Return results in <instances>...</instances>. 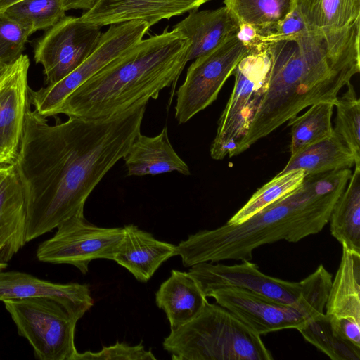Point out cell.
I'll use <instances>...</instances> for the list:
<instances>
[{"mask_svg": "<svg viewBox=\"0 0 360 360\" xmlns=\"http://www.w3.org/2000/svg\"><path fill=\"white\" fill-rule=\"evenodd\" d=\"M316 280L299 301L285 304L238 287H224L210 291L213 297L253 332L262 335L283 329L298 330L307 320L323 313L332 283V275L319 266Z\"/></svg>", "mask_w": 360, "mask_h": 360, "instance_id": "8992f818", "label": "cell"}, {"mask_svg": "<svg viewBox=\"0 0 360 360\" xmlns=\"http://www.w3.org/2000/svg\"><path fill=\"white\" fill-rule=\"evenodd\" d=\"M356 159L342 139L334 133L295 155L290 156L285 167L278 174L301 169L307 175H315L330 171L351 169Z\"/></svg>", "mask_w": 360, "mask_h": 360, "instance_id": "603a6c76", "label": "cell"}, {"mask_svg": "<svg viewBox=\"0 0 360 360\" xmlns=\"http://www.w3.org/2000/svg\"><path fill=\"white\" fill-rule=\"evenodd\" d=\"M188 39L167 27L141 39L70 94L56 115L100 120L157 99L188 62Z\"/></svg>", "mask_w": 360, "mask_h": 360, "instance_id": "3957f363", "label": "cell"}, {"mask_svg": "<svg viewBox=\"0 0 360 360\" xmlns=\"http://www.w3.org/2000/svg\"><path fill=\"white\" fill-rule=\"evenodd\" d=\"M31 34L4 11L0 12V63L11 64L22 55Z\"/></svg>", "mask_w": 360, "mask_h": 360, "instance_id": "1f68e13d", "label": "cell"}, {"mask_svg": "<svg viewBox=\"0 0 360 360\" xmlns=\"http://www.w3.org/2000/svg\"><path fill=\"white\" fill-rule=\"evenodd\" d=\"M155 302L174 330L198 316L207 300L188 272L173 269L156 292Z\"/></svg>", "mask_w": 360, "mask_h": 360, "instance_id": "44dd1931", "label": "cell"}, {"mask_svg": "<svg viewBox=\"0 0 360 360\" xmlns=\"http://www.w3.org/2000/svg\"><path fill=\"white\" fill-rule=\"evenodd\" d=\"M271 65L266 45L249 50L232 72L234 86L219 121L210 155L222 160L236 155L266 91Z\"/></svg>", "mask_w": 360, "mask_h": 360, "instance_id": "52a82bcc", "label": "cell"}, {"mask_svg": "<svg viewBox=\"0 0 360 360\" xmlns=\"http://www.w3.org/2000/svg\"><path fill=\"white\" fill-rule=\"evenodd\" d=\"M319 272L317 267L303 280L292 282L264 274L256 264L245 260L234 265L202 262L191 266L188 273L205 297L210 291L217 288L238 287L275 301L292 304L301 300L307 292Z\"/></svg>", "mask_w": 360, "mask_h": 360, "instance_id": "4fadbf2b", "label": "cell"}, {"mask_svg": "<svg viewBox=\"0 0 360 360\" xmlns=\"http://www.w3.org/2000/svg\"><path fill=\"white\" fill-rule=\"evenodd\" d=\"M4 12L31 34L49 29L65 16L63 0H20Z\"/></svg>", "mask_w": 360, "mask_h": 360, "instance_id": "f546056e", "label": "cell"}, {"mask_svg": "<svg viewBox=\"0 0 360 360\" xmlns=\"http://www.w3.org/2000/svg\"><path fill=\"white\" fill-rule=\"evenodd\" d=\"M98 0H63L65 11L71 9H82L89 11L91 9Z\"/></svg>", "mask_w": 360, "mask_h": 360, "instance_id": "8d00e7d4", "label": "cell"}, {"mask_svg": "<svg viewBox=\"0 0 360 360\" xmlns=\"http://www.w3.org/2000/svg\"><path fill=\"white\" fill-rule=\"evenodd\" d=\"M326 314L360 322V253L342 248V257L332 280Z\"/></svg>", "mask_w": 360, "mask_h": 360, "instance_id": "7402d4cb", "label": "cell"}, {"mask_svg": "<svg viewBox=\"0 0 360 360\" xmlns=\"http://www.w3.org/2000/svg\"><path fill=\"white\" fill-rule=\"evenodd\" d=\"M296 0H224V6L235 15L239 23L257 27L264 35L292 9Z\"/></svg>", "mask_w": 360, "mask_h": 360, "instance_id": "83f0119b", "label": "cell"}, {"mask_svg": "<svg viewBox=\"0 0 360 360\" xmlns=\"http://www.w3.org/2000/svg\"><path fill=\"white\" fill-rule=\"evenodd\" d=\"M18 334L32 347L40 360H76L77 321L56 300L34 297L3 301Z\"/></svg>", "mask_w": 360, "mask_h": 360, "instance_id": "ba28073f", "label": "cell"}, {"mask_svg": "<svg viewBox=\"0 0 360 360\" xmlns=\"http://www.w3.org/2000/svg\"><path fill=\"white\" fill-rule=\"evenodd\" d=\"M360 23L340 32L308 27L266 44L271 65L266 91L236 155L244 152L302 110L338 94L360 72Z\"/></svg>", "mask_w": 360, "mask_h": 360, "instance_id": "7a4b0ae2", "label": "cell"}, {"mask_svg": "<svg viewBox=\"0 0 360 360\" xmlns=\"http://www.w3.org/2000/svg\"><path fill=\"white\" fill-rule=\"evenodd\" d=\"M56 229L53 237L39 245L37 259L46 263L74 266L84 274L94 259L112 260L124 235L123 227L96 226L85 219L84 213L65 220Z\"/></svg>", "mask_w": 360, "mask_h": 360, "instance_id": "30bf717a", "label": "cell"}, {"mask_svg": "<svg viewBox=\"0 0 360 360\" xmlns=\"http://www.w3.org/2000/svg\"><path fill=\"white\" fill-rule=\"evenodd\" d=\"M101 27L80 16H65L48 29L34 47V60L43 67L44 84L53 85L79 65L95 50Z\"/></svg>", "mask_w": 360, "mask_h": 360, "instance_id": "7c38bea8", "label": "cell"}, {"mask_svg": "<svg viewBox=\"0 0 360 360\" xmlns=\"http://www.w3.org/2000/svg\"><path fill=\"white\" fill-rule=\"evenodd\" d=\"M7 267V263L0 261V270H4Z\"/></svg>", "mask_w": 360, "mask_h": 360, "instance_id": "ab89813d", "label": "cell"}, {"mask_svg": "<svg viewBox=\"0 0 360 360\" xmlns=\"http://www.w3.org/2000/svg\"><path fill=\"white\" fill-rule=\"evenodd\" d=\"M146 21L131 20L110 25L102 33L91 54L76 69L53 85L39 90L29 88V100L44 117L56 115L64 100L80 85L143 38L150 29Z\"/></svg>", "mask_w": 360, "mask_h": 360, "instance_id": "9c48e42d", "label": "cell"}, {"mask_svg": "<svg viewBox=\"0 0 360 360\" xmlns=\"http://www.w3.org/2000/svg\"><path fill=\"white\" fill-rule=\"evenodd\" d=\"M124 235L113 256L136 279L147 282L169 258L177 255L176 245L157 240L134 224L124 226Z\"/></svg>", "mask_w": 360, "mask_h": 360, "instance_id": "ac0fdd59", "label": "cell"}, {"mask_svg": "<svg viewBox=\"0 0 360 360\" xmlns=\"http://www.w3.org/2000/svg\"><path fill=\"white\" fill-rule=\"evenodd\" d=\"M239 24L235 15L224 6L212 10L191 11L172 30L188 39L189 61L217 48L236 32Z\"/></svg>", "mask_w": 360, "mask_h": 360, "instance_id": "d6986e66", "label": "cell"}, {"mask_svg": "<svg viewBox=\"0 0 360 360\" xmlns=\"http://www.w3.org/2000/svg\"><path fill=\"white\" fill-rule=\"evenodd\" d=\"M8 65H9V64L7 65V64L0 63V78L3 75V74L4 73V72L6 71V70L7 69Z\"/></svg>", "mask_w": 360, "mask_h": 360, "instance_id": "f35d334b", "label": "cell"}, {"mask_svg": "<svg viewBox=\"0 0 360 360\" xmlns=\"http://www.w3.org/2000/svg\"><path fill=\"white\" fill-rule=\"evenodd\" d=\"M329 316L331 326L338 335L360 347V322L351 319Z\"/></svg>", "mask_w": 360, "mask_h": 360, "instance_id": "e575fe53", "label": "cell"}, {"mask_svg": "<svg viewBox=\"0 0 360 360\" xmlns=\"http://www.w3.org/2000/svg\"><path fill=\"white\" fill-rule=\"evenodd\" d=\"M211 0H98L80 18L103 27L141 20L150 27L163 19H170L198 10Z\"/></svg>", "mask_w": 360, "mask_h": 360, "instance_id": "2e32d148", "label": "cell"}, {"mask_svg": "<svg viewBox=\"0 0 360 360\" xmlns=\"http://www.w3.org/2000/svg\"><path fill=\"white\" fill-rule=\"evenodd\" d=\"M123 159L127 176H142L172 172L186 176L191 174L187 164L174 150L167 127L155 136L139 133Z\"/></svg>", "mask_w": 360, "mask_h": 360, "instance_id": "ffe728a7", "label": "cell"}, {"mask_svg": "<svg viewBox=\"0 0 360 360\" xmlns=\"http://www.w3.org/2000/svg\"><path fill=\"white\" fill-rule=\"evenodd\" d=\"M4 270H0V301L50 297L62 304L77 321L94 305L87 284L56 283L24 272Z\"/></svg>", "mask_w": 360, "mask_h": 360, "instance_id": "9a60e30c", "label": "cell"}, {"mask_svg": "<svg viewBox=\"0 0 360 360\" xmlns=\"http://www.w3.org/2000/svg\"><path fill=\"white\" fill-rule=\"evenodd\" d=\"M346 86L334 104L337 115L333 129L353 153L354 167H360V100L351 83Z\"/></svg>", "mask_w": 360, "mask_h": 360, "instance_id": "4dcf8cb0", "label": "cell"}, {"mask_svg": "<svg viewBox=\"0 0 360 360\" xmlns=\"http://www.w3.org/2000/svg\"><path fill=\"white\" fill-rule=\"evenodd\" d=\"M26 207L13 164L0 165V261L8 262L25 245Z\"/></svg>", "mask_w": 360, "mask_h": 360, "instance_id": "e0dca14e", "label": "cell"}, {"mask_svg": "<svg viewBox=\"0 0 360 360\" xmlns=\"http://www.w3.org/2000/svg\"><path fill=\"white\" fill-rule=\"evenodd\" d=\"M236 36L248 51L266 45L264 42V34L257 27L248 23L239 24Z\"/></svg>", "mask_w": 360, "mask_h": 360, "instance_id": "d590c367", "label": "cell"}, {"mask_svg": "<svg viewBox=\"0 0 360 360\" xmlns=\"http://www.w3.org/2000/svg\"><path fill=\"white\" fill-rule=\"evenodd\" d=\"M309 107L302 115L288 121L291 127L290 156L334 133L331 121L334 103L321 101Z\"/></svg>", "mask_w": 360, "mask_h": 360, "instance_id": "484cf974", "label": "cell"}, {"mask_svg": "<svg viewBox=\"0 0 360 360\" xmlns=\"http://www.w3.org/2000/svg\"><path fill=\"white\" fill-rule=\"evenodd\" d=\"M30 60L20 55L0 78V165L14 164L25 115L30 108L27 74Z\"/></svg>", "mask_w": 360, "mask_h": 360, "instance_id": "5bb4252c", "label": "cell"}, {"mask_svg": "<svg viewBox=\"0 0 360 360\" xmlns=\"http://www.w3.org/2000/svg\"><path fill=\"white\" fill-rule=\"evenodd\" d=\"M348 184L333 207L330 231L342 248L360 253V167Z\"/></svg>", "mask_w": 360, "mask_h": 360, "instance_id": "cb8c5ba5", "label": "cell"}, {"mask_svg": "<svg viewBox=\"0 0 360 360\" xmlns=\"http://www.w3.org/2000/svg\"><path fill=\"white\" fill-rule=\"evenodd\" d=\"M342 192L316 199L300 186L242 223H226L189 235L176 245V254L184 267L229 259L250 261L253 250L263 245L282 240L296 243L320 232Z\"/></svg>", "mask_w": 360, "mask_h": 360, "instance_id": "277c9868", "label": "cell"}, {"mask_svg": "<svg viewBox=\"0 0 360 360\" xmlns=\"http://www.w3.org/2000/svg\"><path fill=\"white\" fill-rule=\"evenodd\" d=\"M308 27L339 32L360 23V0H297Z\"/></svg>", "mask_w": 360, "mask_h": 360, "instance_id": "d4e9b609", "label": "cell"}, {"mask_svg": "<svg viewBox=\"0 0 360 360\" xmlns=\"http://www.w3.org/2000/svg\"><path fill=\"white\" fill-rule=\"evenodd\" d=\"M248 51L235 33L213 51L194 60L176 91L175 118L179 124L187 122L217 99Z\"/></svg>", "mask_w": 360, "mask_h": 360, "instance_id": "8fae6325", "label": "cell"}, {"mask_svg": "<svg viewBox=\"0 0 360 360\" xmlns=\"http://www.w3.org/2000/svg\"><path fill=\"white\" fill-rule=\"evenodd\" d=\"M307 28L296 0L290 11L274 27L271 32L264 35V41L265 44H268L278 40L294 37Z\"/></svg>", "mask_w": 360, "mask_h": 360, "instance_id": "836d02e7", "label": "cell"}, {"mask_svg": "<svg viewBox=\"0 0 360 360\" xmlns=\"http://www.w3.org/2000/svg\"><path fill=\"white\" fill-rule=\"evenodd\" d=\"M298 331L332 360H360V347L338 335L324 312L307 320Z\"/></svg>", "mask_w": 360, "mask_h": 360, "instance_id": "4316f807", "label": "cell"}, {"mask_svg": "<svg viewBox=\"0 0 360 360\" xmlns=\"http://www.w3.org/2000/svg\"><path fill=\"white\" fill-rule=\"evenodd\" d=\"M165 350L176 360H272L261 335L233 314L208 302L187 323L171 330Z\"/></svg>", "mask_w": 360, "mask_h": 360, "instance_id": "5b68a950", "label": "cell"}, {"mask_svg": "<svg viewBox=\"0 0 360 360\" xmlns=\"http://www.w3.org/2000/svg\"><path fill=\"white\" fill-rule=\"evenodd\" d=\"M155 360L156 357L151 350H146L142 344L131 346L127 343L117 342L109 347H103L98 352L90 351L78 352L76 360Z\"/></svg>", "mask_w": 360, "mask_h": 360, "instance_id": "d6a6232c", "label": "cell"}, {"mask_svg": "<svg viewBox=\"0 0 360 360\" xmlns=\"http://www.w3.org/2000/svg\"><path fill=\"white\" fill-rule=\"evenodd\" d=\"M20 0H0V12Z\"/></svg>", "mask_w": 360, "mask_h": 360, "instance_id": "74e56055", "label": "cell"}, {"mask_svg": "<svg viewBox=\"0 0 360 360\" xmlns=\"http://www.w3.org/2000/svg\"><path fill=\"white\" fill-rule=\"evenodd\" d=\"M306 174L301 169L278 174L259 188L248 202L226 223L238 224L245 221L266 207L290 194L302 184Z\"/></svg>", "mask_w": 360, "mask_h": 360, "instance_id": "f1b7e54d", "label": "cell"}, {"mask_svg": "<svg viewBox=\"0 0 360 360\" xmlns=\"http://www.w3.org/2000/svg\"><path fill=\"white\" fill-rule=\"evenodd\" d=\"M146 105L100 120L50 125L27 110L14 162L25 201V241L84 213L86 200L141 133Z\"/></svg>", "mask_w": 360, "mask_h": 360, "instance_id": "6da1fadb", "label": "cell"}]
</instances>
